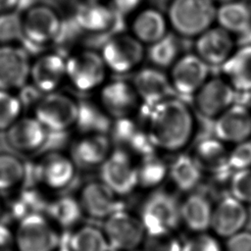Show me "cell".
I'll return each instance as SVG.
<instances>
[{"label": "cell", "mask_w": 251, "mask_h": 251, "mask_svg": "<svg viewBox=\"0 0 251 251\" xmlns=\"http://www.w3.org/2000/svg\"><path fill=\"white\" fill-rule=\"evenodd\" d=\"M149 109L145 129L155 150L176 154L191 143L196 120L184 100L169 95Z\"/></svg>", "instance_id": "6da1fadb"}, {"label": "cell", "mask_w": 251, "mask_h": 251, "mask_svg": "<svg viewBox=\"0 0 251 251\" xmlns=\"http://www.w3.org/2000/svg\"><path fill=\"white\" fill-rule=\"evenodd\" d=\"M217 5L214 0H171L167 19L170 29L183 38H196L213 26Z\"/></svg>", "instance_id": "7a4b0ae2"}, {"label": "cell", "mask_w": 251, "mask_h": 251, "mask_svg": "<svg viewBox=\"0 0 251 251\" xmlns=\"http://www.w3.org/2000/svg\"><path fill=\"white\" fill-rule=\"evenodd\" d=\"M109 71L100 51L82 48L66 57L67 82L76 91H98L108 80Z\"/></svg>", "instance_id": "3957f363"}, {"label": "cell", "mask_w": 251, "mask_h": 251, "mask_svg": "<svg viewBox=\"0 0 251 251\" xmlns=\"http://www.w3.org/2000/svg\"><path fill=\"white\" fill-rule=\"evenodd\" d=\"M78 114L79 101L59 90L42 94L32 109V116L49 132H64L75 127Z\"/></svg>", "instance_id": "277c9868"}, {"label": "cell", "mask_w": 251, "mask_h": 251, "mask_svg": "<svg viewBox=\"0 0 251 251\" xmlns=\"http://www.w3.org/2000/svg\"><path fill=\"white\" fill-rule=\"evenodd\" d=\"M60 230L45 214L27 216L14 230L17 251H55L63 245Z\"/></svg>", "instance_id": "5b68a950"}, {"label": "cell", "mask_w": 251, "mask_h": 251, "mask_svg": "<svg viewBox=\"0 0 251 251\" xmlns=\"http://www.w3.org/2000/svg\"><path fill=\"white\" fill-rule=\"evenodd\" d=\"M100 54L109 73L122 75L133 74L146 59L145 46L130 32L117 33L108 38Z\"/></svg>", "instance_id": "8992f818"}, {"label": "cell", "mask_w": 251, "mask_h": 251, "mask_svg": "<svg viewBox=\"0 0 251 251\" xmlns=\"http://www.w3.org/2000/svg\"><path fill=\"white\" fill-rule=\"evenodd\" d=\"M180 203L176 198L163 190L151 193L143 202L139 218L146 234H164L175 232L180 224Z\"/></svg>", "instance_id": "52a82bcc"}, {"label": "cell", "mask_w": 251, "mask_h": 251, "mask_svg": "<svg viewBox=\"0 0 251 251\" xmlns=\"http://www.w3.org/2000/svg\"><path fill=\"white\" fill-rule=\"evenodd\" d=\"M63 30V20L59 13L45 4H35L21 16L22 36L35 46L55 42Z\"/></svg>", "instance_id": "ba28073f"}, {"label": "cell", "mask_w": 251, "mask_h": 251, "mask_svg": "<svg viewBox=\"0 0 251 251\" xmlns=\"http://www.w3.org/2000/svg\"><path fill=\"white\" fill-rule=\"evenodd\" d=\"M138 161L131 153L115 147L100 166V180L117 195L124 197L138 187Z\"/></svg>", "instance_id": "9c48e42d"}, {"label": "cell", "mask_w": 251, "mask_h": 251, "mask_svg": "<svg viewBox=\"0 0 251 251\" xmlns=\"http://www.w3.org/2000/svg\"><path fill=\"white\" fill-rule=\"evenodd\" d=\"M102 229L111 249L118 251H136L141 248L146 237L139 216L126 208L105 219Z\"/></svg>", "instance_id": "30bf717a"}, {"label": "cell", "mask_w": 251, "mask_h": 251, "mask_svg": "<svg viewBox=\"0 0 251 251\" xmlns=\"http://www.w3.org/2000/svg\"><path fill=\"white\" fill-rule=\"evenodd\" d=\"M77 167L69 154L50 151L34 165V178L38 185L50 191L66 189L74 181Z\"/></svg>", "instance_id": "8fae6325"}, {"label": "cell", "mask_w": 251, "mask_h": 251, "mask_svg": "<svg viewBox=\"0 0 251 251\" xmlns=\"http://www.w3.org/2000/svg\"><path fill=\"white\" fill-rule=\"evenodd\" d=\"M97 103L112 120L133 117L142 105L132 83L124 79L107 80L98 90Z\"/></svg>", "instance_id": "7c38bea8"}, {"label": "cell", "mask_w": 251, "mask_h": 251, "mask_svg": "<svg viewBox=\"0 0 251 251\" xmlns=\"http://www.w3.org/2000/svg\"><path fill=\"white\" fill-rule=\"evenodd\" d=\"M172 90L193 96L210 77V67L194 52L181 54L168 71Z\"/></svg>", "instance_id": "4fadbf2b"}, {"label": "cell", "mask_w": 251, "mask_h": 251, "mask_svg": "<svg viewBox=\"0 0 251 251\" xmlns=\"http://www.w3.org/2000/svg\"><path fill=\"white\" fill-rule=\"evenodd\" d=\"M31 59L16 43L0 44V89L21 90L28 83Z\"/></svg>", "instance_id": "5bb4252c"}, {"label": "cell", "mask_w": 251, "mask_h": 251, "mask_svg": "<svg viewBox=\"0 0 251 251\" xmlns=\"http://www.w3.org/2000/svg\"><path fill=\"white\" fill-rule=\"evenodd\" d=\"M66 77V57L58 52H45L31 60L28 83L40 94L58 91Z\"/></svg>", "instance_id": "9a60e30c"}, {"label": "cell", "mask_w": 251, "mask_h": 251, "mask_svg": "<svg viewBox=\"0 0 251 251\" xmlns=\"http://www.w3.org/2000/svg\"><path fill=\"white\" fill-rule=\"evenodd\" d=\"M192 97L195 110L215 120L234 103L235 90L223 76L209 77Z\"/></svg>", "instance_id": "2e32d148"}, {"label": "cell", "mask_w": 251, "mask_h": 251, "mask_svg": "<svg viewBox=\"0 0 251 251\" xmlns=\"http://www.w3.org/2000/svg\"><path fill=\"white\" fill-rule=\"evenodd\" d=\"M114 148L115 145L108 133L86 132L72 142L69 155L77 169H99Z\"/></svg>", "instance_id": "e0dca14e"}, {"label": "cell", "mask_w": 251, "mask_h": 251, "mask_svg": "<svg viewBox=\"0 0 251 251\" xmlns=\"http://www.w3.org/2000/svg\"><path fill=\"white\" fill-rule=\"evenodd\" d=\"M77 199L84 215L94 219L105 220L125 208L122 197L100 179L85 183L81 187Z\"/></svg>", "instance_id": "ac0fdd59"}, {"label": "cell", "mask_w": 251, "mask_h": 251, "mask_svg": "<svg viewBox=\"0 0 251 251\" xmlns=\"http://www.w3.org/2000/svg\"><path fill=\"white\" fill-rule=\"evenodd\" d=\"M49 131L32 115L22 116L6 130V139L12 149L24 155L39 152L47 143Z\"/></svg>", "instance_id": "d6986e66"}, {"label": "cell", "mask_w": 251, "mask_h": 251, "mask_svg": "<svg viewBox=\"0 0 251 251\" xmlns=\"http://www.w3.org/2000/svg\"><path fill=\"white\" fill-rule=\"evenodd\" d=\"M233 36L219 25H213L195 38L194 53L209 67H221L236 49Z\"/></svg>", "instance_id": "ffe728a7"}, {"label": "cell", "mask_w": 251, "mask_h": 251, "mask_svg": "<svg viewBox=\"0 0 251 251\" xmlns=\"http://www.w3.org/2000/svg\"><path fill=\"white\" fill-rule=\"evenodd\" d=\"M214 136L226 144H237L251 138V110L233 103L214 120Z\"/></svg>", "instance_id": "44dd1931"}, {"label": "cell", "mask_w": 251, "mask_h": 251, "mask_svg": "<svg viewBox=\"0 0 251 251\" xmlns=\"http://www.w3.org/2000/svg\"><path fill=\"white\" fill-rule=\"evenodd\" d=\"M110 137L113 143H118L122 148L133 156L140 158L154 153L145 126L142 127L133 117L113 120L110 127Z\"/></svg>", "instance_id": "7402d4cb"}, {"label": "cell", "mask_w": 251, "mask_h": 251, "mask_svg": "<svg viewBox=\"0 0 251 251\" xmlns=\"http://www.w3.org/2000/svg\"><path fill=\"white\" fill-rule=\"evenodd\" d=\"M165 13L155 7L140 8L129 22V31L144 46H150L170 33Z\"/></svg>", "instance_id": "603a6c76"}, {"label": "cell", "mask_w": 251, "mask_h": 251, "mask_svg": "<svg viewBox=\"0 0 251 251\" xmlns=\"http://www.w3.org/2000/svg\"><path fill=\"white\" fill-rule=\"evenodd\" d=\"M226 145L216 136H207L200 139L193 149L192 157L203 172L211 173L217 179L230 178L233 173L228 167V150Z\"/></svg>", "instance_id": "cb8c5ba5"}, {"label": "cell", "mask_w": 251, "mask_h": 251, "mask_svg": "<svg viewBox=\"0 0 251 251\" xmlns=\"http://www.w3.org/2000/svg\"><path fill=\"white\" fill-rule=\"evenodd\" d=\"M142 105L151 107L167 96L172 90L168 74L154 66L140 67L130 80Z\"/></svg>", "instance_id": "d4e9b609"}, {"label": "cell", "mask_w": 251, "mask_h": 251, "mask_svg": "<svg viewBox=\"0 0 251 251\" xmlns=\"http://www.w3.org/2000/svg\"><path fill=\"white\" fill-rule=\"evenodd\" d=\"M245 205L233 196H226L213 209L211 227L221 237H230L239 232L247 222Z\"/></svg>", "instance_id": "484cf974"}, {"label": "cell", "mask_w": 251, "mask_h": 251, "mask_svg": "<svg viewBox=\"0 0 251 251\" xmlns=\"http://www.w3.org/2000/svg\"><path fill=\"white\" fill-rule=\"evenodd\" d=\"M119 17L111 6L90 2L82 5L75 12V22L83 32L90 35H100L112 30Z\"/></svg>", "instance_id": "4316f807"}, {"label": "cell", "mask_w": 251, "mask_h": 251, "mask_svg": "<svg viewBox=\"0 0 251 251\" xmlns=\"http://www.w3.org/2000/svg\"><path fill=\"white\" fill-rule=\"evenodd\" d=\"M221 69L222 76L235 91L251 92V45L236 48Z\"/></svg>", "instance_id": "83f0119b"}, {"label": "cell", "mask_w": 251, "mask_h": 251, "mask_svg": "<svg viewBox=\"0 0 251 251\" xmlns=\"http://www.w3.org/2000/svg\"><path fill=\"white\" fill-rule=\"evenodd\" d=\"M180 223L194 233L206 232L211 227L213 208L207 197L191 193L179 205Z\"/></svg>", "instance_id": "f1b7e54d"}, {"label": "cell", "mask_w": 251, "mask_h": 251, "mask_svg": "<svg viewBox=\"0 0 251 251\" xmlns=\"http://www.w3.org/2000/svg\"><path fill=\"white\" fill-rule=\"evenodd\" d=\"M203 176V170L192 155L177 153L175 159L169 163V177L172 183L182 192L193 190Z\"/></svg>", "instance_id": "f546056e"}, {"label": "cell", "mask_w": 251, "mask_h": 251, "mask_svg": "<svg viewBox=\"0 0 251 251\" xmlns=\"http://www.w3.org/2000/svg\"><path fill=\"white\" fill-rule=\"evenodd\" d=\"M216 23L237 36L251 27V8L239 0L221 3L217 6Z\"/></svg>", "instance_id": "4dcf8cb0"}, {"label": "cell", "mask_w": 251, "mask_h": 251, "mask_svg": "<svg viewBox=\"0 0 251 251\" xmlns=\"http://www.w3.org/2000/svg\"><path fill=\"white\" fill-rule=\"evenodd\" d=\"M44 214L60 229L76 227L84 215L78 199L70 195L50 200Z\"/></svg>", "instance_id": "1f68e13d"}, {"label": "cell", "mask_w": 251, "mask_h": 251, "mask_svg": "<svg viewBox=\"0 0 251 251\" xmlns=\"http://www.w3.org/2000/svg\"><path fill=\"white\" fill-rule=\"evenodd\" d=\"M71 251H110L111 247L102 228L92 225L77 226L66 244Z\"/></svg>", "instance_id": "d6a6232c"}, {"label": "cell", "mask_w": 251, "mask_h": 251, "mask_svg": "<svg viewBox=\"0 0 251 251\" xmlns=\"http://www.w3.org/2000/svg\"><path fill=\"white\" fill-rule=\"evenodd\" d=\"M48 202L37 187L22 188L10 204V214L19 222L30 215L44 214Z\"/></svg>", "instance_id": "836d02e7"}, {"label": "cell", "mask_w": 251, "mask_h": 251, "mask_svg": "<svg viewBox=\"0 0 251 251\" xmlns=\"http://www.w3.org/2000/svg\"><path fill=\"white\" fill-rule=\"evenodd\" d=\"M26 176V165L20 157L8 152L0 153V192L20 189Z\"/></svg>", "instance_id": "e575fe53"}, {"label": "cell", "mask_w": 251, "mask_h": 251, "mask_svg": "<svg viewBox=\"0 0 251 251\" xmlns=\"http://www.w3.org/2000/svg\"><path fill=\"white\" fill-rule=\"evenodd\" d=\"M138 187L155 189L169 177V163L156 153L146 155L138 161Z\"/></svg>", "instance_id": "d590c367"}, {"label": "cell", "mask_w": 251, "mask_h": 251, "mask_svg": "<svg viewBox=\"0 0 251 251\" xmlns=\"http://www.w3.org/2000/svg\"><path fill=\"white\" fill-rule=\"evenodd\" d=\"M113 120L103 111L98 103L79 101V114L75 127L81 128V133H108Z\"/></svg>", "instance_id": "8d00e7d4"}, {"label": "cell", "mask_w": 251, "mask_h": 251, "mask_svg": "<svg viewBox=\"0 0 251 251\" xmlns=\"http://www.w3.org/2000/svg\"><path fill=\"white\" fill-rule=\"evenodd\" d=\"M180 55V44L176 35L171 33L148 46V51H146V58L152 66L161 70H169Z\"/></svg>", "instance_id": "74e56055"}, {"label": "cell", "mask_w": 251, "mask_h": 251, "mask_svg": "<svg viewBox=\"0 0 251 251\" xmlns=\"http://www.w3.org/2000/svg\"><path fill=\"white\" fill-rule=\"evenodd\" d=\"M24 104L13 91L0 89V131H6L22 116Z\"/></svg>", "instance_id": "f35d334b"}, {"label": "cell", "mask_w": 251, "mask_h": 251, "mask_svg": "<svg viewBox=\"0 0 251 251\" xmlns=\"http://www.w3.org/2000/svg\"><path fill=\"white\" fill-rule=\"evenodd\" d=\"M231 196L243 204H251V168L235 171L229 178Z\"/></svg>", "instance_id": "ab89813d"}, {"label": "cell", "mask_w": 251, "mask_h": 251, "mask_svg": "<svg viewBox=\"0 0 251 251\" xmlns=\"http://www.w3.org/2000/svg\"><path fill=\"white\" fill-rule=\"evenodd\" d=\"M182 242L175 232L155 234H146V237L140 248L141 251H181Z\"/></svg>", "instance_id": "60d3db41"}, {"label": "cell", "mask_w": 251, "mask_h": 251, "mask_svg": "<svg viewBox=\"0 0 251 251\" xmlns=\"http://www.w3.org/2000/svg\"><path fill=\"white\" fill-rule=\"evenodd\" d=\"M22 36L21 17L15 12L0 14V44L15 43Z\"/></svg>", "instance_id": "b9f144b4"}, {"label": "cell", "mask_w": 251, "mask_h": 251, "mask_svg": "<svg viewBox=\"0 0 251 251\" xmlns=\"http://www.w3.org/2000/svg\"><path fill=\"white\" fill-rule=\"evenodd\" d=\"M227 163L232 172L251 168V138L232 146L228 151Z\"/></svg>", "instance_id": "7bdbcfd3"}, {"label": "cell", "mask_w": 251, "mask_h": 251, "mask_svg": "<svg viewBox=\"0 0 251 251\" xmlns=\"http://www.w3.org/2000/svg\"><path fill=\"white\" fill-rule=\"evenodd\" d=\"M181 251H222V249L214 236L206 232H199L182 242Z\"/></svg>", "instance_id": "ee69618b"}, {"label": "cell", "mask_w": 251, "mask_h": 251, "mask_svg": "<svg viewBox=\"0 0 251 251\" xmlns=\"http://www.w3.org/2000/svg\"><path fill=\"white\" fill-rule=\"evenodd\" d=\"M226 251H251V232L240 230L228 237Z\"/></svg>", "instance_id": "f6af8a7d"}, {"label": "cell", "mask_w": 251, "mask_h": 251, "mask_svg": "<svg viewBox=\"0 0 251 251\" xmlns=\"http://www.w3.org/2000/svg\"><path fill=\"white\" fill-rule=\"evenodd\" d=\"M143 0H111V7L119 16H132L140 9Z\"/></svg>", "instance_id": "bcb514c9"}, {"label": "cell", "mask_w": 251, "mask_h": 251, "mask_svg": "<svg viewBox=\"0 0 251 251\" xmlns=\"http://www.w3.org/2000/svg\"><path fill=\"white\" fill-rule=\"evenodd\" d=\"M0 251H17L14 230L0 223Z\"/></svg>", "instance_id": "7dc6e473"}, {"label": "cell", "mask_w": 251, "mask_h": 251, "mask_svg": "<svg viewBox=\"0 0 251 251\" xmlns=\"http://www.w3.org/2000/svg\"><path fill=\"white\" fill-rule=\"evenodd\" d=\"M21 0H0V14L15 12Z\"/></svg>", "instance_id": "c3c4849f"}, {"label": "cell", "mask_w": 251, "mask_h": 251, "mask_svg": "<svg viewBox=\"0 0 251 251\" xmlns=\"http://www.w3.org/2000/svg\"><path fill=\"white\" fill-rule=\"evenodd\" d=\"M239 46L244 45H251V27L242 32L241 34L237 35V39L235 40Z\"/></svg>", "instance_id": "681fc988"}, {"label": "cell", "mask_w": 251, "mask_h": 251, "mask_svg": "<svg viewBox=\"0 0 251 251\" xmlns=\"http://www.w3.org/2000/svg\"><path fill=\"white\" fill-rule=\"evenodd\" d=\"M153 3H156V4H168L171 0H149Z\"/></svg>", "instance_id": "f907efd6"}, {"label": "cell", "mask_w": 251, "mask_h": 251, "mask_svg": "<svg viewBox=\"0 0 251 251\" xmlns=\"http://www.w3.org/2000/svg\"><path fill=\"white\" fill-rule=\"evenodd\" d=\"M55 251H71L70 249H69V247L67 246V245H62V246H60L57 250H55Z\"/></svg>", "instance_id": "816d5d0a"}, {"label": "cell", "mask_w": 251, "mask_h": 251, "mask_svg": "<svg viewBox=\"0 0 251 251\" xmlns=\"http://www.w3.org/2000/svg\"><path fill=\"white\" fill-rule=\"evenodd\" d=\"M3 212V200H2V197H1V192H0V215L1 213Z\"/></svg>", "instance_id": "f5cc1de1"}, {"label": "cell", "mask_w": 251, "mask_h": 251, "mask_svg": "<svg viewBox=\"0 0 251 251\" xmlns=\"http://www.w3.org/2000/svg\"><path fill=\"white\" fill-rule=\"evenodd\" d=\"M216 3H225V2H228V1H232V0H214Z\"/></svg>", "instance_id": "db71d44e"}, {"label": "cell", "mask_w": 251, "mask_h": 251, "mask_svg": "<svg viewBox=\"0 0 251 251\" xmlns=\"http://www.w3.org/2000/svg\"><path fill=\"white\" fill-rule=\"evenodd\" d=\"M110 251H118V250H113V249H111Z\"/></svg>", "instance_id": "11a10c76"}]
</instances>
